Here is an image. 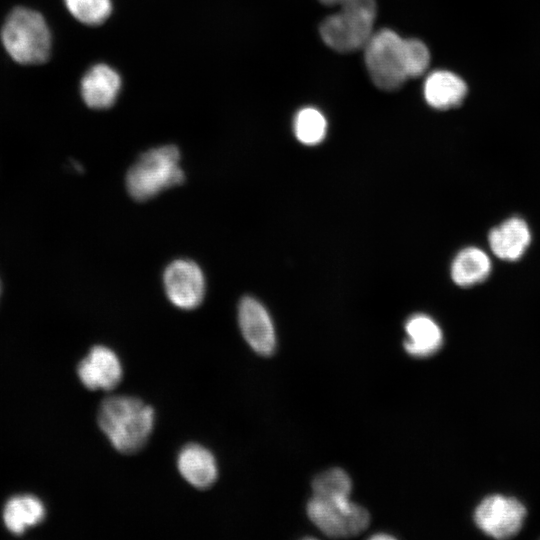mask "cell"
<instances>
[{"instance_id":"3957f363","label":"cell","mask_w":540,"mask_h":540,"mask_svg":"<svg viewBox=\"0 0 540 540\" xmlns=\"http://www.w3.org/2000/svg\"><path fill=\"white\" fill-rule=\"evenodd\" d=\"M184 179L178 148L163 145L144 152L134 162L126 175V187L132 198L145 201Z\"/></svg>"},{"instance_id":"d6986e66","label":"cell","mask_w":540,"mask_h":540,"mask_svg":"<svg viewBox=\"0 0 540 540\" xmlns=\"http://www.w3.org/2000/svg\"><path fill=\"white\" fill-rule=\"evenodd\" d=\"M327 121L314 107L300 109L294 118V132L297 139L309 146L320 143L326 135Z\"/></svg>"},{"instance_id":"8992f818","label":"cell","mask_w":540,"mask_h":540,"mask_svg":"<svg viewBox=\"0 0 540 540\" xmlns=\"http://www.w3.org/2000/svg\"><path fill=\"white\" fill-rule=\"evenodd\" d=\"M310 520L329 537H351L364 531L370 522L368 511L349 499L313 497L307 504Z\"/></svg>"},{"instance_id":"277c9868","label":"cell","mask_w":540,"mask_h":540,"mask_svg":"<svg viewBox=\"0 0 540 540\" xmlns=\"http://www.w3.org/2000/svg\"><path fill=\"white\" fill-rule=\"evenodd\" d=\"M365 49V64L373 83L384 91L400 88L408 79L404 38L391 29L374 32Z\"/></svg>"},{"instance_id":"7c38bea8","label":"cell","mask_w":540,"mask_h":540,"mask_svg":"<svg viewBox=\"0 0 540 540\" xmlns=\"http://www.w3.org/2000/svg\"><path fill=\"white\" fill-rule=\"evenodd\" d=\"M176 464L185 481L197 489L211 487L218 478L216 458L200 444L185 445L177 455Z\"/></svg>"},{"instance_id":"8fae6325","label":"cell","mask_w":540,"mask_h":540,"mask_svg":"<svg viewBox=\"0 0 540 540\" xmlns=\"http://www.w3.org/2000/svg\"><path fill=\"white\" fill-rule=\"evenodd\" d=\"M121 77L107 64L92 66L82 77L80 92L87 106L93 109L110 108L121 89Z\"/></svg>"},{"instance_id":"7a4b0ae2","label":"cell","mask_w":540,"mask_h":540,"mask_svg":"<svg viewBox=\"0 0 540 540\" xmlns=\"http://www.w3.org/2000/svg\"><path fill=\"white\" fill-rule=\"evenodd\" d=\"M0 38L9 56L20 64H42L51 53L49 26L39 12L30 8H14L5 19Z\"/></svg>"},{"instance_id":"7402d4cb","label":"cell","mask_w":540,"mask_h":540,"mask_svg":"<svg viewBox=\"0 0 540 540\" xmlns=\"http://www.w3.org/2000/svg\"><path fill=\"white\" fill-rule=\"evenodd\" d=\"M327 6H338L342 8H364L376 11L375 0H319Z\"/></svg>"},{"instance_id":"9c48e42d","label":"cell","mask_w":540,"mask_h":540,"mask_svg":"<svg viewBox=\"0 0 540 540\" xmlns=\"http://www.w3.org/2000/svg\"><path fill=\"white\" fill-rule=\"evenodd\" d=\"M241 333L259 355L270 356L276 347L273 322L266 308L255 298L246 296L238 306Z\"/></svg>"},{"instance_id":"30bf717a","label":"cell","mask_w":540,"mask_h":540,"mask_svg":"<svg viewBox=\"0 0 540 540\" xmlns=\"http://www.w3.org/2000/svg\"><path fill=\"white\" fill-rule=\"evenodd\" d=\"M77 374L87 389L109 391L121 382L123 367L118 355L111 348L96 345L79 362Z\"/></svg>"},{"instance_id":"ffe728a7","label":"cell","mask_w":540,"mask_h":540,"mask_svg":"<svg viewBox=\"0 0 540 540\" xmlns=\"http://www.w3.org/2000/svg\"><path fill=\"white\" fill-rule=\"evenodd\" d=\"M71 15L86 25L103 23L112 12L111 0H64Z\"/></svg>"},{"instance_id":"2e32d148","label":"cell","mask_w":540,"mask_h":540,"mask_svg":"<svg viewBox=\"0 0 540 540\" xmlns=\"http://www.w3.org/2000/svg\"><path fill=\"white\" fill-rule=\"evenodd\" d=\"M492 270L491 259L482 249L474 246L460 250L451 265V277L455 284L470 287L488 278Z\"/></svg>"},{"instance_id":"ac0fdd59","label":"cell","mask_w":540,"mask_h":540,"mask_svg":"<svg viewBox=\"0 0 540 540\" xmlns=\"http://www.w3.org/2000/svg\"><path fill=\"white\" fill-rule=\"evenodd\" d=\"M352 483L340 468H331L318 474L312 482L313 497L320 499H349Z\"/></svg>"},{"instance_id":"5b68a950","label":"cell","mask_w":540,"mask_h":540,"mask_svg":"<svg viewBox=\"0 0 540 540\" xmlns=\"http://www.w3.org/2000/svg\"><path fill=\"white\" fill-rule=\"evenodd\" d=\"M376 11L342 8L325 18L319 32L322 40L337 52L349 53L364 48L373 34Z\"/></svg>"},{"instance_id":"5bb4252c","label":"cell","mask_w":540,"mask_h":540,"mask_svg":"<svg viewBox=\"0 0 540 540\" xmlns=\"http://www.w3.org/2000/svg\"><path fill=\"white\" fill-rule=\"evenodd\" d=\"M468 93L466 82L448 70H436L425 79L424 98L429 106L438 110L458 107Z\"/></svg>"},{"instance_id":"4fadbf2b","label":"cell","mask_w":540,"mask_h":540,"mask_svg":"<svg viewBox=\"0 0 540 540\" xmlns=\"http://www.w3.org/2000/svg\"><path fill=\"white\" fill-rule=\"evenodd\" d=\"M531 231L520 217H510L493 227L488 234L492 253L505 261L520 259L531 243Z\"/></svg>"},{"instance_id":"cb8c5ba5","label":"cell","mask_w":540,"mask_h":540,"mask_svg":"<svg viewBox=\"0 0 540 540\" xmlns=\"http://www.w3.org/2000/svg\"><path fill=\"white\" fill-rule=\"evenodd\" d=\"M1 294H2V281H1V278H0V297H1Z\"/></svg>"},{"instance_id":"44dd1931","label":"cell","mask_w":540,"mask_h":540,"mask_svg":"<svg viewBox=\"0 0 540 540\" xmlns=\"http://www.w3.org/2000/svg\"><path fill=\"white\" fill-rule=\"evenodd\" d=\"M406 70L408 78L422 76L430 63L428 47L419 39H404Z\"/></svg>"},{"instance_id":"52a82bcc","label":"cell","mask_w":540,"mask_h":540,"mask_svg":"<svg viewBox=\"0 0 540 540\" xmlns=\"http://www.w3.org/2000/svg\"><path fill=\"white\" fill-rule=\"evenodd\" d=\"M525 506L516 498L499 494L483 499L476 507L474 520L479 529L494 538H508L522 527Z\"/></svg>"},{"instance_id":"6da1fadb","label":"cell","mask_w":540,"mask_h":540,"mask_svg":"<svg viewBox=\"0 0 540 540\" xmlns=\"http://www.w3.org/2000/svg\"><path fill=\"white\" fill-rule=\"evenodd\" d=\"M97 422L118 452L134 454L146 445L153 431L155 412L138 398L111 396L101 402Z\"/></svg>"},{"instance_id":"ba28073f","label":"cell","mask_w":540,"mask_h":540,"mask_svg":"<svg viewBox=\"0 0 540 540\" xmlns=\"http://www.w3.org/2000/svg\"><path fill=\"white\" fill-rule=\"evenodd\" d=\"M163 283L169 301L177 308H197L205 296V277L192 260L176 259L165 269Z\"/></svg>"},{"instance_id":"9a60e30c","label":"cell","mask_w":540,"mask_h":540,"mask_svg":"<svg viewBox=\"0 0 540 540\" xmlns=\"http://www.w3.org/2000/svg\"><path fill=\"white\" fill-rule=\"evenodd\" d=\"M405 329L408 338L404 341V348L412 356H430L442 346V330L427 315L416 314L411 316L405 324Z\"/></svg>"},{"instance_id":"603a6c76","label":"cell","mask_w":540,"mask_h":540,"mask_svg":"<svg viewBox=\"0 0 540 540\" xmlns=\"http://www.w3.org/2000/svg\"><path fill=\"white\" fill-rule=\"evenodd\" d=\"M394 537L391 536V535H388V534H376V535H373L371 536V539H375V540H381V539H393Z\"/></svg>"},{"instance_id":"e0dca14e","label":"cell","mask_w":540,"mask_h":540,"mask_svg":"<svg viewBox=\"0 0 540 540\" xmlns=\"http://www.w3.org/2000/svg\"><path fill=\"white\" fill-rule=\"evenodd\" d=\"M44 517L43 503L33 496H18L10 499L3 514L7 528L15 534H22L27 527L38 524Z\"/></svg>"}]
</instances>
